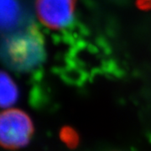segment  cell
<instances>
[{
    "instance_id": "6da1fadb",
    "label": "cell",
    "mask_w": 151,
    "mask_h": 151,
    "mask_svg": "<svg viewBox=\"0 0 151 151\" xmlns=\"http://www.w3.org/2000/svg\"><path fill=\"white\" fill-rule=\"evenodd\" d=\"M1 55L4 63L10 70L19 72L34 70L45 58L42 38L34 28L13 31L4 39Z\"/></svg>"
},
{
    "instance_id": "7a4b0ae2",
    "label": "cell",
    "mask_w": 151,
    "mask_h": 151,
    "mask_svg": "<svg viewBox=\"0 0 151 151\" xmlns=\"http://www.w3.org/2000/svg\"><path fill=\"white\" fill-rule=\"evenodd\" d=\"M33 134L29 118L19 110L4 112L0 119V140L8 149H18L25 145Z\"/></svg>"
},
{
    "instance_id": "3957f363",
    "label": "cell",
    "mask_w": 151,
    "mask_h": 151,
    "mask_svg": "<svg viewBox=\"0 0 151 151\" xmlns=\"http://www.w3.org/2000/svg\"><path fill=\"white\" fill-rule=\"evenodd\" d=\"M76 0H36L35 9L40 21L51 29L67 27L73 20Z\"/></svg>"
},
{
    "instance_id": "277c9868",
    "label": "cell",
    "mask_w": 151,
    "mask_h": 151,
    "mask_svg": "<svg viewBox=\"0 0 151 151\" xmlns=\"http://www.w3.org/2000/svg\"><path fill=\"white\" fill-rule=\"evenodd\" d=\"M0 87L1 105L2 107L9 108L16 102L18 98V90L16 86L9 76L2 73Z\"/></svg>"
},
{
    "instance_id": "5b68a950",
    "label": "cell",
    "mask_w": 151,
    "mask_h": 151,
    "mask_svg": "<svg viewBox=\"0 0 151 151\" xmlns=\"http://www.w3.org/2000/svg\"><path fill=\"white\" fill-rule=\"evenodd\" d=\"M137 4L143 10H151V0H138Z\"/></svg>"
}]
</instances>
